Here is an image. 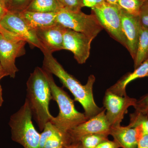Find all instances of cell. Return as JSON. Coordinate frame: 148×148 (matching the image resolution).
<instances>
[{
    "instance_id": "obj_20",
    "label": "cell",
    "mask_w": 148,
    "mask_h": 148,
    "mask_svg": "<svg viewBox=\"0 0 148 148\" xmlns=\"http://www.w3.org/2000/svg\"><path fill=\"white\" fill-rule=\"evenodd\" d=\"M130 117L128 125L135 128L138 141L144 135H148V118L146 114L135 111L130 114Z\"/></svg>"
},
{
    "instance_id": "obj_13",
    "label": "cell",
    "mask_w": 148,
    "mask_h": 148,
    "mask_svg": "<svg viewBox=\"0 0 148 148\" xmlns=\"http://www.w3.org/2000/svg\"><path fill=\"white\" fill-rule=\"evenodd\" d=\"M121 16L122 29L126 40V48L134 59L141 27L140 17L127 13L121 9Z\"/></svg>"
},
{
    "instance_id": "obj_28",
    "label": "cell",
    "mask_w": 148,
    "mask_h": 148,
    "mask_svg": "<svg viewBox=\"0 0 148 148\" xmlns=\"http://www.w3.org/2000/svg\"><path fill=\"white\" fill-rule=\"evenodd\" d=\"M84 7L90 8H91L105 2V0H82Z\"/></svg>"
},
{
    "instance_id": "obj_19",
    "label": "cell",
    "mask_w": 148,
    "mask_h": 148,
    "mask_svg": "<svg viewBox=\"0 0 148 148\" xmlns=\"http://www.w3.org/2000/svg\"><path fill=\"white\" fill-rule=\"evenodd\" d=\"M62 8H63L57 0H33L26 10L57 13Z\"/></svg>"
},
{
    "instance_id": "obj_17",
    "label": "cell",
    "mask_w": 148,
    "mask_h": 148,
    "mask_svg": "<svg viewBox=\"0 0 148 148\" xmlns=\"http://www.w3.org/2000/svg\"><path fill=\"white\" fill-rule=\"evenodd\" d=\"M148 58V29L141 26L134 61V69L138 68Z\"/></svg>"
},
{
    "instance_id": "obj_29",
    "label": "cell",
    "mask_w": 148,
    "mask_h": 148,
    "mask_svg": "<svg viewBox=\"0 0 148 148\" xmlns=\"http://www.w3.org/2000/svg\"><path fill=\"white\" fill-rule=\"evenodd\" d=\"M137 148H148V135H145L138 141Z\"/></svg>"
},
{
    "instance_id": "obj_36",
    "label": "cell",
    "mask_w": 148,
    "mask_h": 148,
    "mask_svg": "<svg viewBox=\"0 0 148 148\" xmlns=\"http://www.w3.org/2000/svg\"><path fill=\"white\" fill-rule=\"evenodd\" d=\"M146 115L147 116V117L148 118V113L147 114H146Z\"/></svg>"
},
{
    "instance_id": "obj_3",
    "label": "cell",
    "mask_w": 148,
    "mask_h": 148,
    "mask_svg": "<svg viewBox=\"0 0 148 148\" xmlns=\"http://www.w3.org/2000/svg\"><path fill=\"white\" fill-rule=\"evenodd\" d=\"M45 71L50 85L52 100L56 101L59 109L58 115L53 116L50 122L61 132H69L88 119L84 113L80 112L76 110L74 101L63 88L56 85L52 74Z\"/></svg>"
},
{
    "instance_id": "obj_7",
    "label": "cell",
    "mask_w": 148,
    "mask_h": 148,
    "mask_svg": "<svg viewBox=\"0 0 148 148\" xmlns=\"http://www.w3.org/2000/svg\"><path fill=\"white\" fill-rule=\"evenodd\" d=\"M91 9L103 29H106L115 40L126 47L119 7L105 2Z\"/></svg>"
},
{
    "instance_id": "obj_12",
    "label": "cell",
    "mask_w": 148,
    "mask_h": 148,
    "mask_svg": "<svg viewBox=\"0 0 148 148\" xmlns=\"http://www.w3.org/2000/svg\"><path fill=\"white\" fill-rule=\"evenodd\" d=\"M66 28L59 23L35 30L38 40L42 46L43 53H52L64 49V36Z\"/></svg>"
},
{
    "instance_id": "obj_6",
    "label": "cell",
    "mask_w": 148,
    "mask_h": 148,
    "mask_svg": "<svg viewBox=\"0 0 148 148\" xmlns=\"http://www.w3.org/2000/svg\"><path fill=\"white\" fill-rule=\"evenodd\" d=\"M57 21L67 29L82 33L94 39L103 29L95 15L81 11L73 12L62 8L57 12Z\"/></svg>"
},
{
    "instance_id": "obj_15",
    "label": "cell",
    "mask_w": 148,
    "mask_h": 148,
    "mask_svg": "<svg viewBox=\"0 0 148 148\" xmlns=\"http://www.w3.org/2000/svg\"><path fill=\"white\" fill-rule=\"evenodd\" d=\"M148 75V58L135 69L132 73H127L113 85L107 90L119 96L127 95L126 91L127 85L131 82L141 78L147 77Z\"/></svg>"
},
{
    "instance_id": "obj_22",
    "label": "cell",
    "mask_w": 148,
    "mask_h": 148,
    "mask_svg": "<svg viewBox=\"0 0 148 148\" xmlns=\"http://www.w3.org/2000/svg\"><path fill=\"white\" fill-rule=\"evenodd\" d=\"M108 139V135L92 134L83 137L79 143L82 148H95L103 141Z\"/></svg>"
},
{
    "instance_id": "obj_11",
    "label": "cell",
    "mask_w": 148,
    "mask_h": 148,
    "mask_svg": "<svg viewBox=\"0 0 148 148\" xmlns=\"http://www.w3.org/2000/svg\"><path fill=\"white\" fill-rule=\"evenodd\" d=\"M0 25L6 30L21 37L32 48L37 47L42 51V46L38 40L35 31L27 26L18 13L8 11L0 22Z\"/></svg>"
},
{
    "instance_id": "obj_33",
    "label": "cell",
    "mask_w": 148,
    "mask_h": 148,
    "mask_svg": "<svg viewBox=\"0 0 148 148\" xmlns=\"http://www.w3.org/2000/svg\"><path fill=\"white\" fill-rule=\"evenodd\" d=\"M105 1L106 2L112 5L119 6L118 4V0H105Z\"/></svg>"
},
{
    "instance_id": "obj_4",
    "label": "cell",
    "mask_w": 148,
    "mask_h": 148,
    "mask_svg": "<svg viewBox=\"0 0 148 148\" xmlns=\"http://www.w3.org/2000/svg\"><path fill=\"white\" fill-rule=\"evenodd\" d=\"M32 116L29 103L25 100L24 105L11 116L9 122L12 139L24 148H40V134L34 126Z\"/></svg>"
},
{
    "instance_id": "obj_23",
    "label": "cell",
    "mask_w": 148,
    "mask_h": 148,
    "mask_svg": "<svg viewBox=\"0 0 148 148\" xmlns=\"http://www.w3.org/2000/svg\"><path fill=\"white\" fill-rule=\"evenodd\" d=\"M33 0H6L5 5L9 11L21 13L27 10Z\"/></svg>"
},
{
    "instance_id": "obj_31",
    "label": "cell",
    "mask_w": 148,
    "mask_h": 148,
    "mask_svg": "<svg viewBox=\"0 0 148 148\" xmlns=\"http://www.w3.org/2000/svg\"><path fill=\"white\" fill-rule=\"evenodd\" d=\"M7 76V75L5 71H4L2 66H1V62H0V79H2L4 77Z\"/></svg>"
},
{
    "instance_id": "obj_30",
    "label": "cell",
    "mask_w": 148,
    "mask_h": 148,
    "mask_svg": "<svg viewBox=\"0 0 148 148\" xmlns=\"http://www.w3.org/2000/svg\"><path fill=\"white\" fill-rule=\"evenodd\" d=\"M8 11L5 3L1 0H0V22L6 15Z\"/></svg>"
},
{
    "instance_id": "obj_10",
    "label": "cell",
    "mask_w": 148,
    "mask_h": 148,
    "mask_svg": "<svg viewBox=\"0 0 148 148\" xmlns=\"http://www.w3.org/2000/svg\"><path fill=\"white\" fill-rule=\"evenodd\" d=\"M111 126L106 116V110L74 127L69 132L72 144L77 143L86 135L101 134L110 135Z\"/></svg>"
},
{
    "instance_id": "obj_8",
    "label": "cell",
    "mask_w": 148,
    "mask_h": 148,
    "mask_svg": "<svg viewBox=\"0 0 148 148\" xmlns=\"http://www.w3.org/2000/svg\"><path fill=\"white\" fill-rule=\"evenodd\" d=\"M137 100L127 95L121 96L106 90L103 103L107 120L111 127L121 125L124 116L131 106L135 107Z\"/></svg>"
},
{
    "instance_id": "obj_2",
    "label": "cell",
    "mask_w": 148,
    "mask_h": 148,
    "mask_svg": "<svg viewBox=\"0 0 148 148\" xmlns=\"http://www.w3.org/2000/svg\"><path fill=\"white\" fill-rule=\"evenodd\" d=\"M27 86L26 100L40 130L42 131L53 117L49 110V102L52 97L45 70L36 67L30 74Z\"/></svg>"
},
{
    "instance_id": "obj_14",
    "label": "cell",
    "mask_w": 148,
    "mask_h": 148,
    "mask_svg": "<svg viewBox=\"0 0 148 148\" xmlns=\"http://www.w3.org/2000/svg\"><path fill=\"white\" fill-rule=\"evenodd\" d=\"M18 14L27 26L34 31L58 23L57 13L56 12H35L25 10Z\"/></svg>"
},
{
    "instance_id": "obj_9",
    "label": "cell",
    "mask_w": 148,
    "mask_h": 148,
    "mask_svg": "<svg viewBox=\"0 0 148 148\" xmlns=\"http://www.w3.org/2000/svg\"><path fill=\"white\" fill-rule=\"evenodd\" d=\"M93 39L84 34L66 28L64 36V49L71 51L79 64H85L90 56Z\"/></svg>"
},
{
    "instance_id": "obj_5",
    "label": "cell",
    "mask_w": 148,
    "mask_h": 148,
    "mask_svg": "<svg viewBox=\"0 0 148 148\" xmlns=\"http://www.w3.org/2000/svg\"><path fill=\"white\" fill-rule=\"evenodd\" d=\"M26 41L0 25V62L8 76L14 78L18 69L16 58L26 53Z\"/></svg>"
},
{
    "instance_id": "obj_27",
    "label": "cell",
    "mask_w": 148,
    "mask_h": 148,
    "mask_svg": "<svg viewBox=\"0 0 148 148\" xmlns=\"http://www.w3.org/2000/svg\"><path fill=\"white\" fill-rule=\"evenodd\" d=\"M95 148H120V147L115 141H111L108 139L99 144Z\"/></svg>"
},
{
    "instance_id": "obj_25",
    "label": "cell",
    "mask_w": 148,
    "mask_h": 148,
    "mask_svg": "<svg viewBox=\"0 0 148 148\" xmlns=\"http://www.w3.org/2000/svg\"><path fill=\"white\" fill-rule=\"evenodd\" d=\"M135 111L146 114L148 113V93L143 95L137 100L136 105L134 107Z\"/></svg>"
},
{
    "instance_id": "obj_32",
    "label": "cell",
    "mask_w": 148,
    "mask_h": 148,
    "mask_svg": "<svg viewBox=\"0 0 148 148\" xmlns=\"http://www.w3.org/2000/svg\"><path fill=\"white\" fill-rule=\"evenodd\" d=\"M82 148L81 147L79 143V142L77 143H73L71 144L70 145L68 146L67 148Z\"/></svg>"
},
{
    "instance_id": "obj_18",
    "label": "cell",
    "mask_w": 148,
    "mask_h": 148,
    "mask_svg": "<svg viewBox=\"0 0 148 148\" xmlns=\"http://www.w3.org/2000/svg\"><path fill=\"white\" fill-rule=\"evenodd\" d=\"M72 144L69 132H61L56 128L46 140L41 148H66Z\"/></svg>"
},
{
    "instance_id": "obj_1",
    "label": "cell",
    "mask_w": 148,
    "mask_h": 148,
    "mask_svg": "<svg viewBox=\"0 0 148 148\" xmlns=\"http://www.w3.org/2000/svg\"><path fill=\"white\" fill-rule=\"evenodd\" d=\"M43 61L42 69L59 79L64 87L68 88L73 95L75 101L82 105L87 119L98 114L104 110L97 106L94 101L93 87L95 81L94 75L88 77L86 84L82 85L76 78L64 69L52 55L45 52Z\"/></svg>"
},
{
    "instance_id": "obj_16",
    "label": "cell",
    "mask_w": 148,
    "mask_h": 148,
    "mask_svg": "<svg viewBox=\"0 0 148 148\" xmlns=\"http://www.w3.org/2000/svg\"><path fill=\"white\" fill-rule=\"evenodd\" d=\"M110 135L122 148H137L138 140L135 128L129 125L112 127Z\"/></svg>"
},
{
    "instance_id": "obj_35",
    "label": "cell",
    "mask_w": 148,
    "mask_h": 148,
    "mask_svg": "<svg viewBox=\"0 0 148 148\" xmlns=\"http://www.w3.org/2000/svg\"><path fill=\"white\" fill-rule=\"evenodd\" d=\"M1 1H2L3 2L5 3H5L6 1V0H1Z\"/></svg>"
},
{
    "instance_id": "obj_21",
    "label": "cell",
    "mask_w": 148,
    "mask_h": 148,
    "mask_svg": "<svg viewBox=\"0 0 148 148\" xmlns=\"http://www.w3.org/2000/svg\"><path fill=\"white\" fill-rule=\"evenodd\" d=\"M147 0H118L119 6L127 13L134 16H139L144 3Z\"/></svg>"
},
{
    "instance_id": "obj_26",
    "label": "cell",
    "mask_w": 148,
    "mask_h": 148,
    "mask_svg": "<svg viewBox=\"0 0 148 148\" xmlns=\"http://www.w3.org/2000/svg\"><path fill=\"white\" fill-rule=\"evenodd\" d=\"M141 26L148 29V0L144 3L139 14Z\"/></svg>"
},
{
    "instance_id": "obj_24",
    "label": "cell",
    "mask_w": 148,
    "mask_h": 148,
    "mask_svg": "<svg viewBox=\"0 0 148 148\" xmlns=\"http://www.w3.org/2000/svg\"><path fill=\"white\" fill-rule=\"evenodd\" d=\"M63 8L73 12L80 11L84 7L82 0H57Z\"/></svg>"
},
{
    "instance_id": "obj_37",
    "label": "cell",
    "mask_w": 148,
    "mask_h": 148,
    "mask_svg": "<svg viewBox=\"0 0 148 148\" xmlns=\"http://www.w3.org/2000/svg\"></svg>"
},
{
    "instance_id": "obj_34",
    "label": "cell",
    "mask_w": 148,
    "mask_h": 148,
    "mask_svg": "<svg viewBox=\"0 0 148 148\" xmlns=\"http://www.w3.org/2000/svg\"><path fill=\"white\" fill-rule=\"evenodd\" d=\"M1 79H0V80ZM3 102V94H2V88L1 85L0 84V107L2 105Z\"/></svg>"
}]
</instances>
